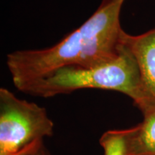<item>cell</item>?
<instances>
[{"label": "cell", "mask_w": 155, "mask_h": 155, "mask_svg": "<svg viewBox=\"0 0 155 155\" xmlns=\"http://www.w3.org/2000/svg\"><path fill=\"white\" fill-rule=\"evenodd\" d=\"M120 40L134 56L144 91L152 105H155V28L139 35H131L122 29Z\"/></svg>", "instance_id": "cell-4"}, {"label": "cell", "mask_w": 155, "mask_h": 155, "mask_svg": "<svg viewBox=\"0 0 155 155\" xmlns=\"http://www.w3.org/2000/svg\"><path fill=\"white\" fill-rule=\"evenodd\" d=\"M55 124L45 108L0 88V155H18L50 137Z\"/></svg>", "instance_id": "cell-3"}, {"label": "cell", "mask_w": 155, "mask_h": 155, "mask_svg": "<svg viewBox=\"0 0 155 155\" xmlns=\"http://www.w3.org/2000/svg\"><path fill=\"white\" fill-rule=\"evenodd\" d=\"M104 150V155H127L125 129L108 130L99 139Z\"/></svg>", "instance_id": "cell-6"}, {"label": "cell", "mask_w": 155, "mask_h": 155, "mask_svg": "<svg viewBox=\"0 0 155 155\" xmlns=\"http://www.w3.org/2000/svg\"><path fill=\"white\" fill-rule=\"evenodd\" d=\"M114 26L108 12L97 9L79 28L52 47L16 50L7 56V68L15 86L21 91L63 67L91 68L98 65L96 45Z\"/></svg>", "instance_id": "cell-1"}, {"label": "cell", "mask_w": 155, "mask_h": 155, "mask_svg": "<svg viewBox=\"0 0 155 155\" xmlns=\"http://www.w3.org/2000/svg\"><path fill=\"white\" fill-rule=\"evenodd\" d=\"M121 42L119 55L98 66L63 67L48 76L25 86L20 91L30 96L50 98L86 88L114 91L127 95L142 112L152 105L147 98L137 61Z\"/></svg>", "instance_id": "cell-2"}, {"label": "cell", "mask_w": 155, "mask_h": 155, "mask_svg": "<svg viewBox=\"0 0 155 155\" xmlns=\"http://www.w3.org/2000/svg\"><path fill=\"white\" fill-rule=\"evenodd\" d=\"M24 155H53L44 144V141L38 143Z\"/></svg>", "instance_id": "cell-7"}, {"label": "cell", "mask_w": 155, "mask_h": 155, "mask_svg": "<svg viewBox=\"0 0 155 155\" xmlns=\"http://www.w3.org/2000/svg\"><path fill=\"white\" fill-rule=\"evenodd\" d=\"M142 114L141 123L125 129L127 155H155V106Z\"/></svg>", "instance_id": "cell-5"}]
</instances>
